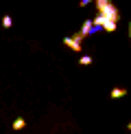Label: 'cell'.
<instances>
[{
    "label": "cell",
    "mask_w": 131,
    "mask_h": 134,
    "mask_svg": "<svg viewBox=\"0 0 131 134\" xmlns=\"http://www.w3.org/2000/svg\"><path fill=\"white\" fill-rule=\"evenodd\" d=\"M120 20V11L112 0H96V18L92 20L101 31H116Z\"/></svg>",
    "instance_id": "1"
},
{
    "label": "cell",
    "mask_w": 131,
    "mask_h": 134,
    "mask_svg": "<svg viewBox=\"0 0 131 134\" xmlns=\"http://www.w3.org/2000/svg\"><path fill=\"white\" fill-rule=\"evenodd\" d=\"M63 44H66V46H70L74 53H81V42L74 40V37H63Z\"/></svg>",
    "instance_id": "2"
},
{
    "label": "cell",
    "mask_w": 131,
    "mask_h": 134,
    "mask_svg": "<svg viewBox=\"0 0 131 134\" xmlns=\"http://www.w3.org/2000/svg\"><path fill=\"white\" fill-rule=\"evenodd\" d=\"M125 94H127V88H114V90H112V97L114 99H118V97H125Z\"/></svg>",
    "instance_id": "3"
},
{
    "label": "cell",
    "mask_w": 131,
    "mask_h": 134,
    "mask_svg": "<svg viewBox=\"0 0 131 134\" xmlns=\"http://www.w3.org/2000/svg\"><path fill=\"white\" fill-rule=\"evenodd\" d=\"M24 127H26V121L22 119V116H18V119L13 121V130H24Z\"/></svg>",
    "instance_id": "4"
},
{
    "label": "cell",
    "mask_w": 131,
    "mask_h": 134,
    "mask_svg": "<svg viewBox=\"0 0 131 134\" xmlns=\"http://www.w3.org/2000/svg\"><path fill=\"white\" fill-rule=\"evenodd\" d=\"M79 64H81V66H90V64H92V57H90V55H83V57L79 59Z\"/></svg>",
    "instance_id": "5"
},
{
    "label": "cell",
    "mask_w": 131,
    "mask_h": 134,
    "mask_svg": "<svg viewBox=\"0 0 131 134\" xmlns=\"http://www.w3.org/2000/svg\"><path fill=\"white\" fill-rule=\"evenodd\" d=\"M13 24V20H11V15H4V20H2V26H11Z\"/></svg>",
    "instance_id": "6"
},
{
    "label": "cell",
    "mask_w": 131,
    "mask_h": 134,
    "mask_svg": "<svg viewBox=\"0 0 131 134\" xmlns=\"http://www.w3.org/2000/svg\"><path fill=\"white\" fill-rule=\"evenodd\" d=\"M129 37H131V26H129Z\"/></svg>",
    "instance_id": "7"
}]
</instances>
